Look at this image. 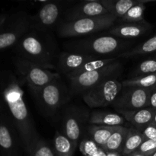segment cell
Here are the masks:
<instances>
[{"mask_svg": "<svg viewBox=\"0 0 156 156\" xmlns=\"http://www.w3.org/2000/svg\"><path fill=\"white\" fill-rule=\"evenodd\" d=\"M22 84L11 71L0 73V94L6 111L18 130L27 154L40 140L33 119L24 101Z\"/></svg>", "mask_w": 156, "mask_h": 156, "instance_id": "cell-1", "label": "cell"}, {"mask_svg": "<svg viewBox=\"0 0 156 156\" xmlns=\"http://www.w3.org/2000/svg\"><path fill=\"white\" fill-rule=\"evenodd\" d=\"M130 45L131 42L129 40L120 39L108 35L70 41L66 44V47L68 52L82 53L100 58H108L121 54Z\"/></svg>", "mask_w": 156, "mask_h": 156, "instance_id": "cell-2", "label": "cell"}, {"mask_svg": "<svg viewBox=\"0 0 156 156\" xmlns=\"http://www.w3.org/2000/svg\"><path fill=\"white\" fill-rule=\"evenodd\" d=\"M44 115L53 117L62 111L71 99V91L60 78L44 86L29 89Z\"/></svg>", "mask_w": 156, "mask_h": 156, "instance_id": "cell-3", "label": "cell"}, {"mask_svg": "<svg viewBox=\"0 0 156 156\" xmlns=\"http://www.w3.org/2000/svg\"><path fill=\"white\" fill-rule=\"evenodd\" d=\"M19 57L28 60L47 69H53V55L50 49L38 36L36 31L30 30L15 45Z\"/></svg>", "mask_w": 156, "mask_h": 156, "instance_id": "cell-4", "label": "cell"}, {"mask_svg": "<svg viewBox=\"0 0 156 156\" xmlns=\"http://www.w3.org/2000/svg\"><path fill=\"white\" fill-rule=\"evenodd\" d=\"M117 18L111 14L82 18L72 21H63L58 25V34L62 37H76L111 29Z\"/></svg>", "mask_w": 156, "mask_h": 156, "instance_id": "cell-5", "label": "cell"}, {"mask_svg": "<svg viewBox=\"0 0 156 156\" xmlns=\"http://www.w3.org/2000/svg\"><path fill=\"white\" fill-rule=\"evenodd\" d=\"M123 65L120 60L94 71L69 76V89L73 94H82L98 84L112 79H118L122 74Z\"/></svg>", "mask_w": 156, "mask_h": 156, "instance_id": "cell-6", "label": "cell"}, {"mask_svg": "<svg viewBox=\"0 0 156 156\" xmlns=\"http://www.w3.org/2000/svg\"><path fill=\"white\" fill-rule=\"evenodd\" d=\"M90 114L91 112L87 108L76 105H66L61 111L62 133L76 148L82 140Z\"/></svg>", "mask_w": 156, "mask_h": 156, "instance_id": "cell-7", "label": "cell"}, {"mask_svg": "<svg viewBox=\"0 0 156 156\" xmlns=\"http://www.w3.org/2000/svg\"><path fill=\"white\" fill-rule=\"evenodd\" d=\"M14 63L20 82L22 85H27L29 89L41 88L60 78L59 73H53L19 56L15 58Z\"/></svg>", "mask_w": 156, "mask_h": 156, "instance_id": "cell-8", "label": "cell"}, {"mask_svg": "<svg viewBox=\"0 0 156 156\" xmlns=\"http://www.w3.org/2000/svg\"><path fill=\"white\" fill-rule=\"evenodd\" d=\"M122 88V82L117 79H108L85 91L81 95L89 108H105L112 105Z\"/></svg>", "mask_w": 156, "mask_h": 156, "instance_id": "cell-9", "label": "cell"}, {"mask_svg": "<svg viewBox=\"0 0 156 156\" xmlns=\"http://www.w3.org/2000/svg\"><path fill=\"white\" fill-rule=\"evenodd\" d=\"M30 31V16L24 12L9 15L0 29V50L15 46L20 40Z\"/></svg>", "mask_w": 156, "mask_h": 156, "instance_id": "cell-10", "label": "cell"}, {"mask_svg": "<svg viewBox=\"0 0 156 156\" xmlns=\"http://www.w3.org/2000/svg\"><path fill=\"white\" fill-rule=\"evenodd\" d=\"M24 152L21 137L5 108L0 114V155L21 156Z\"/></svg>", "mask_w": 156, "mask_h": 156, "instance_id": "cell-11", "label": "cell"}, {"mask_svg": "<svg viewBox=\"0 0 156 156\" xmlns=\"http://www.w3.org/2000/svg\"><path fill=\"white\" fill-rule=\"evenodd\" d=\"M152 89L123 86L121 91L112 104L117 111H132L149 107Z\"/></svg>", "mask_w": 156, "mask_h": 156, "instance_id": "cell-12", "label": "cell"}, {"mask_svg": "<svg viewBox=\"0 0 156 156\" xmlns=\"http://www.w3.org/2000/svg\"><path fill=\"white\" fill-rule=\"evenodd\" d=\"M64 8L62 2H46L36 14L30 16V30L45 32L50 30L64 14Z\"/></svg>", "mask_w": 156, "mask_h": 156, "instance_id": "cell-13", "label": "cell"}, {"mask_svg": "<svg viewBox=\"0 0 156 156\" xmlns=\"http://www.w3.org/2000/svg\"><path fill=\"white\" fill-rule=\"evenodd\" d=\"M110 14L100 0H90L70 6L64 12L63 21L93 18Z\"/></svg>", "mask_w": 156, "mask_h": 156, "instance_id": "cell-14", "label": "cell"}, {"mask_svg": "<svg viewBox=\"0 0 156 156\" xmlns=\"http://www.w3.org/2000/svg\"><path fill=\"white\" fill-rule=\"evenodd\" d=\"M97 59H100V57L65 51L59 55L58 59V67L61 73L68 76L79 69L88 62Z\"/></svg>", "mask_w": 156, "mask_h": 156, "instance_id": "cell-15", "label": "cell"}, {"mask_svg": "<svg viewBox=\"0 0 156 156\" xmlns=\"http://www.w3.org/2000/svg\"><path fill=\"white\" fill-rule=\"evenodd\" d=\"M152 26L145 20L137 23H121L119 25L111 27L108 33L111 36L120 39L129 40L136 38L149 32Z\"/></svg>", "mask_w": 156, "mask_h": 156, "instance_id": "cell-16", "label": "cell"}, {"mask_svg": "<svg viewBox=\"0 0 156 156\" xmlns=\"http://www.w3.org/2000/svg\"><path fill=\"white\" fill-rule=\"evenodd\" d=\"M125 120H127L136 129L142 132L147 126L152 123L155 109L147 107L132 111H117Z\"/></svg>", "mask_w": 156, "mask_h": 156, "instance_id": "cell-17", "label": "cell"}, {"mask_svg": "<svg viewBox=\"0 0 156 156\" xmlns=\"http://www.w3.org/2000/svg\"><path fill=\"white\" fill-rule=\"evenodd\" d=\"M125 118L120 114L105 111H93L90 114L88 123L95 125H105L110 126H123Z\"/></svg>", "mask_w": 156, "mask_h": 156, "instance_id": "cell-18", "label": "cell"}, {"mask_svg": "<svg viewBox=\"0 0 156 156\" xmlns=\"http://www.w3.org/2000/svg\"><path fill=\"white\" fill-rule=\"evenodd\" d=\"M116 128L117 126L89 124L86 127V130L90 139L99 147L103 149Z\"/></svg>", "mask_w": 156, "mask_h": 156, "instance_id": "cell-19", "label": "cell"}, {"mask_svg": "<svg viewBox=\"0 0 156 156\" xmlns=\"http://www.w3.org/2000/svg\"><path fill=\"white\" fill-rule=\"evenodd\" d=\"M101 4L110 14L114 15L117 18L123 17L131 8L136 5L140 1L134 0H100Z\"/></svg>", "mask_w": 156, "mask_h": 156, "instance_id": "cell-20", "label": "cell"}, {"mask_svg": "<svg viewBox=\"0 0 156 156\" xmlns=\"http://www.w3.org/2000/svg\"><path fill=\"white\" fill-rule=\"evenodd\" d=\"M128 130L129 127L123 126H117L115 130L107 141L105 146H104V150L107 152H117L121 154Z\"/></svg>", "mask_w": 156, "mask_h": 156, "instance_id": "cell-21", "label": "cell"}, {"mask_svg": "<svg viewBox=\"0 0 156 156\" xmlns=\"http://www.w3.org/2000/svg\"><path fill=\"white\" fill-rule=\"evenodd\" d=\"M53 150L55 156H73L76 148L62 133L56 130L53 140Z\"/></svg>", "mask_w": 156, "mask_h": 156, "instance_id": "cell-22", "label": "cell"}, {"mask_svg": "<svg viewBox=\"0 0 156 156\" xmlns=\"http://www.w3.org/2000/svg\"><path fill=\"white\" fill-rule=\"evenodd\" d=\"M143 141L144 140H143L141 131L134 128L133 126H130L129 127V130H128L127 136L125 140L121 154L123 156H129L132 155L133 153L136 152Z\"/></svg>", "mask_w": 156, "mask_h": 156, "instance_id": "cell-23", "label": "cell"}, {"mask_svg": "<svg viewBox=\"0 0 156 156\" xmlns=\"http://www.w3.org/2000/svg\"><path fill=\"white\" fill-rule=\"evenodd\" d=\"M156 53V34L154 35L147 41L141 43L134 48L123 52L118 56L121 58L133 57L139 55L144 54H155Z\"/></svg>", "mask_w": 156, "mask_h": 156, "instance_id": "cell-24", "label": "cell"}, {"mask_svg": "<svg viewBox=\"0 0 156 156\" xmlns=\"http://www.w3.org/2000/svg\"><path fill=\"white\" fill-rule=\"evenodd\" d=\"M122 85L124 87H136L152 89L156 87V73L126 79L122 82Z\"/></svg>", "mask_w": 156, "mask_h": 156, "instance_id": "cell-25", "label": "cell"}, {"mask_svg": "<svg viewBox=\"0 0 156 156\" xmlns=\"http://www.w3.org/2000/svg\"><path fill=\"white\" fill-rule=\"evenodd\" d=\"M118 56H114V57L100 58V59H97L95 60L90 61V62H88L85 65L82 66L78 70L75 71L74 73L66 76V77H69V76H76V75L82 74V73H88V72H91L99 69L103 68V67L109 65V64L112 63V62H116V61L118 60Z\"/></svg>", "mask_w": 156, "mask_h": 156, "instance_id": "cell-26", "label": "cell"}, {"mask_svg": "<svg viewBox=\"0 0 156 156\" xmlns=\"http://www.w3.org/2000/svg\"><path fill=\"white\" fill-rule=\"evenodd\" d=\"M146 2H149V1L141 0L140 3L131 8L123 17L119 19L123 23H137L145 21L144 11L146 9L145 4Z\"/></svg>", "mask_w": 156, "mask_h": 156, "instance_id": "cell-27", "label": "cell"}, {"mask_svg": "<svg viewBox=\"0 0 156 156\" xmlns=\"http://www.w3.org/2000/svg\"><path fill=\"white\" fill-rule=\"evenodd\" d=\"M156 73V53L140 62L133 71V78Z\"/></svg>", "mask_w": 156, "mask_h": 156, "instance_id": "cell-28", "label": "cell"}, {"mask_svg": "<svg viewBox=\"0 0 156 156\" xmlns=\"http://www.w3.org/2000/svg\"><path fill=\"white\" fill-rule=\"evenodd\" d=\"M25 155L26 156H55L53 148L41 138Z\"/></svg>", "mask_w": 156, "mask_h": 156, "instance_id": "cell-29", "label": "cell"}, {"mask_svg": "<svg viewBox=\"0 0 156 156\" xmlns=\"http://www.w3.org/2000/svg\"><path fill=\"white\" fill-rule=\"evenodd\" d=\"M79 146L83 156H94L101 149L90 138H85L81 140Z\"/></svg>", "mask_w": 156, "mask_h": 156, "instance_id": "cell-30", "label": "cell"}, {"mask_svg": "<svg viewBox=\"0 0 156 156\" xmlns=\"http://www.w3.org/2000/svg\"><path fill=\"white\" fill-rule=\"evenodd\" d=\"M156 151V141L152 140H145L139 147L136 152L141 155L146 156H151Z\"/></svg>", "mask_w": 156, "mask_h": 156, "instance_id": "cell-31", "label": "cell"}, {"mask_svg": "<svg viewBox=\"0 0 156 156\" xmlns=\"http://www.w3.org/2000/svg\"><path fill=\"white\" fill-rule=\"evenodd\" d=\"M143 140H152V141H156V126L151 123L150 125L146 126L143 131Z\"/></svg>", "mask_w": 156, "mask_h": 156, "instance_id": "cell-32", "label": "cell"}, {"mask_svg": "<svg viewBox=\"0 0 156 156\" xmlns=\"http://www.w3.org/2000/svg\"><path fill=\"white\" fill-rule=\"evenodd\" d=\"M149 107L156 110V87L152 88L151 91L150 96H149Z\"/></svg>", "mask_w": 156, "mask_h": 156, "instance_id": "cell-33", "label": "cell"}, {"mask_svg": "<svg viewBox=\"0 0 156 156\" xmlns=\"http://www.w3.org/2000/svg\"><path fill=\"white\" fill-rule=\"evenodd\" d=\"M8 17H9V15H7V14H1L0 15V29L2 27L5 21H7Z\"/></svg>", "mask_w": 156, "mask_h": 156, "instance_id": "cell-34", "label": "cell"}, {"mask_svg": "<svg viewBox=\"0 0 156 156\" xmlns=\"http://www.w3.org/2000/svg\"><path fill=\"white\" fill-rule=\"evenodd\" d=\"M4 110H5V106H4V104H3L1 94H0V114H1Z\"/></svg>", "mask_w": 156, "mask_h": 156, "instance_id": "cell-35", "label": "cell"}, {"mask_svg": "<svg viewBox=\"0 0 156 156\" xmlns=\"http://www.w3.org/2000/svg\"><path fill=\"white\" fill-rule=\"evenodd\" d=\"M108 156H120V153H117V152H107Z\"/></svg>", "mask_w": 156, "mask_h": 156, "instance_id": "cell-36", "label": "cell"}, {"mask_svg": "<svg viewBox=\"0 0 156 156\" xmlns=\"http://www.w3.org/2000/svg\"><path fill=\"white\" fill-rule=\"evenodd\" d=\"M152 124L154 125L155 126H156V110H155V114H154V117H153V120H152Z\"/></svg>", "mask_w": 156, "mask_h": 156, "instance_id": "cell-37", "label": "cell"}, {"mask_svg": "<svg viewBox=\"0 0 156 156\" xmlns=\"http://www.w3.org/2000/svg\"><path fill=\"white\" fill-rule=\"evenodd\" d=\"M129 156H146V155H141V154L140 153H137V152H134V153H133L132 155H130Z\"/></svg>", "mask_w": 156, "mask_h": 156, "instance_id": "cell-38", "label": "cell"}, {"mask_svg": "<svg viewBox=\"0 0 156 156\" xmlns=\"http://www.w3.org/2000/svg\"><path fill=\"white\" fill-rule=\"evenodd\" d=\"M151 156H156V151H155V152H154V153H153V154H152V155H151Z\"/></svg>", "mask_w": 156, "mask_h": 156, "instance_id": "cell-39", "label": "cell"}]
</instances>
